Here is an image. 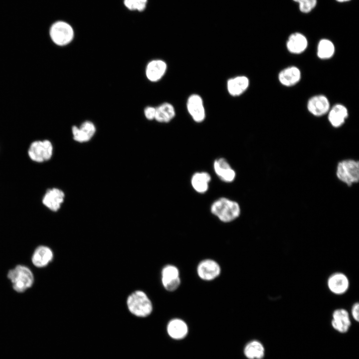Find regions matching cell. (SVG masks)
<instances>
[{
	"label": "cell",
	"instance_id": "obj_26",
	"mask_svg": "<svg viewBox=\"0 0 359 359\" xmlns=\"http://www.w3.org/2000/svg\"><path fill=\"white\" fill-rule=\"evenodd\" d=\"M335 47L334 43L327 39H322L318 43L317 54L321 59H328L334 54Z\"/></svg>",
	"mask_w": 359,
	"mask_h": 359
},
{
	"label": "cell",
	"instance_id": "obj_14",
	"mask_svg": "<svg viewBox=\"0 0 359 359\" xmlns=\"http://www.w3.org/2000/svg\"><path fill=\"white\" fill-rule=\"evenodd\" d=\"M331 324L333 328L339 332H347L351 325L349 312L343 308L334 310L332 314Z\"/></svg>",
	"mask_w": 359,
	"mask_h": 359
},
{
	"label": "cell",
	"instance_id": "obj_11",
	"mask_svg": "<svg viewBox=\"0 0 359 359\" xmlns=\"http://www.w3.org/2000/svg\"><path fill=\"white\" fill-rule=\"evenodd\" d=\"M330 108L329 101L328 98L323 95L314 96L307 103L308 110L315 116L320 117L327 114Z\"/></svg>",
	"mask_w": 359,
	"mask_h": 359
},
{
	"label": "cell",
	"instance_id": "obj_16",
	"mask_svg": "<svg viewBox=\"0 0 359 359\" xmlns=\"http://www.w3.org/2000/svg\"><path fill=\"white\" fill-rule=\"evenodd\" d=\"M167 69L166 63L162 60H153L149 62L146 68V75L151 82L160 80L165 75Z\"/></svg>",
	"mask_w": 359,
	"mask_h": 359
},
{
	"label": "cell",
	"instance_id": "obj_15",
	"mask_svg": "<svg viewBox=\"0 0 359 359\" xmlns=\"http://www.w3.org/2000/svg\"><path fill=\"white\" fill-rule=\"evenodd\" d=\"M95 132V125L89 121L84 122L79 127L74 126L72 128L73 139L80 143L89 141L94 135Z\"/></svg>",
	"mask_w": 359,
	"mask_h": 359
},
{
	"label": "cell",
	"instance_id": "obj_29",
	"mask_svg": "<svg viewBox=\"0 0 359 359\" xmlns=\"http://www.w3.org/2000/svg\"><path fill=\"white\" fill-rule=\"evenodd\" d=\"M156 108L152 106H148L144 109L145 117L149 120H155Z\"/></svg>",
	"mask_w": 359,
	"mask_h": 359
},
{
	"label": "cell",
	"instance_id": "obj_1",
	"mask_svg": "<svg viewBox=\"0 0 359 359\" xmlns=\"http://www.w3.org/2000/svg\"><path fill=\"white\" fill-rule=\"evenodd\" d=\"M126 305L129 311L134 316L145 318L151 315L153 311V304L143 291L136 290L127 297Z\"/></svg>",
	"mask_w": 359,
	"mask_h": 359
},
{
	"label": "cell",
	"instance_id": "obj_21",
	"mask_svg": "<svg viewBox=\"0 0 359 359\" xmlns=\"http://www.w3.org/2000/svg\"><path fill=\"white\" fill-rule=\"evenodd\" d=\"M249 80L245 76H238L229 79L227 82V90L232 96H238L242 94L248 88Z\"/></svg>",
	"mask_w": 359,
	"mask_h": 359
},
{
	"label": "cell",
	"instance_id": "obj_2",
	"mask_svg": "<svg viewBox=\"0 0 359 359\" xmlns=\"http://www.w3.org/2000/svg\"><path fill=\"white\" fill-rule=\"evenodd\" d=\"M211 212L223 222H230L237 218L240 207L235 201L221 197L214 201L210 207Z\"/></svg>",
	"mask_w": 359,
	"mask_h": 359
},
{
	"label": "cell",
	"instance_id": "obj_28",
	"mask_svg": "<svg viewBox=\"0 0 359 359\" xmlns=\"http://www.w3.org/2000/svg\"><path fill=\"white\" fill-rule=\"evenodd\" d=\"M299 4L300 10L304 13L311 11L316 6L317 0H293Z\"/></svg>",
	"mask_w": 359,
	"mask_h": 359
},
{
	"label": "cell",
	"instance_id": "obj_7",
	"mask_svg": "<svg viewBox=\"0 0 359 359\" xmlns=\"http://www.w3.org/2000/svg\"><path fill=\"white\" fill-rule=\"evenodd\" d=\"M161 281L164 288L170 292L177 290L180 284V271L173 265H167L161 271Z\"/></svg>",
	"mask_w": 359,
	"mask_h": 359
},
{
	"label": "cell",
	"instance_id": "obj_30",
	"mask_svg": "<svg viewBox=\"0 0 359 359\" xmlns=\"http://www.w3.org/2000/svg\"><path fill=\"white\" fill-rule=\"evenodd\" d=\"M351 314L352 317L357 322L359 321V303L358 302L355 303L352 306L351 309Z\"/></svg>",
	"mask_w": 359,
	"mask_h": 359
},
{
	"label": "cell",
	"instance_id": "obj_17",
	"mask_svg": "<svg viewBox=\"0 0 359 359\" xmlns=\"http://www.w3.org/2000/svg\"><path fill=\"white\" fill-rule=\"evenodd\" d=\"M53 258V253L48 246L41 245L34 251L31 261L33 264L38 268H42L47 266Z\"/></svg>",
	"mask_w": 359,
	"mask_h": 359
},
{
	"label": "cell",
	"instance_id": "obj_18",
	"mask_svg": "<svg viewBox=\"0 0 359 359\" xmlns=\"http://www.w3.org/2000/svg\"><path fill=\"white\" fill-rule=\"evenodd\" d=\"M300 69L294 66L288 67L281 70L278 75L280 83L286 87H291L298 83L301 79Z\"/></svg>",
	"mask_w": 359,
	"mask_h": 359
},
{
	"label": "cell",
	"instance_id": "obj_25",
	"mask_svg": "<svg viewBox=\"0 0 359 359\" xmlns=\"http://www.w3.org/2000/svg\"><path fill=\"white\" fill-rule=\"evenodd\" d=\"M264 348L257 341H252L248 343L244 349V354L249 359H262L264 356Z\"/></svg>",
	"mask_w": 359,
	"mask_h": 359
},
{
	"label": "cell",
	"instance_id": "obj_13",
	"mask_svg": "<svg viewBox=\"0 0 359 359\" xmlns=\"http://www.w3.org/2000/svg\"><path fill=\"white\" fill-rule=\"evenodd\" d=\"M213 169L216 175L224 182H231L235 179V171L223 158H220L214 161Z\"/></svg>",
	"mask_w": 359,
	"mask_h": 359
},
{
	"label": "cell",
	"instance_id": "obj_23",
	"mask_svg": "<svg viewBox=\"0 0 359 359\" xmlns=\"http://www.w3.org/2000/svg\"><path fill=\"white\" fill-rule=\"evenodd\" d=\"M211 180L210 175L207 172H201L194 173L191 179L193 189L197 192L203 193L208 189V184Z\"/></svg>",
	"mask_w": 359,
	"mask_h": 359
},
{
	"label": "cell",
	"instance_id": "obj_10",
	"mask_svg": "<svg viewBox=\"0 0 359 359\" xmlns=\"http://www.w3.org/2000/svg\"><path fill=\"white\" fill-rule=\"evenodd\" d=\"M327 286L330 291L335 295H340L348 290L350 282L348 277L343 273L336 272L328 279Z\"/></svg>",
	"mask_w": 359,
	"mask_h": 359
},
{
	"label": "cell",
	"instance_id": "obj_24",
	"mask_svg": "<svg viewBox=\"0 0 359 359\" xmlns=\"http://www.w3.org/2000/svg\"><path fill=\"white\" fill-rule=\"evenodd\" d=\"M156 108L155 120L158 122L167 123L175 117V109L173 105L169 103H164Z\"/></svg>",
	"mask_w": 359,
	"mask_h": 359
},
{
	"label": "cell",
	"instance_id": "obj_22",
	"mask_svg": "<svg viewBox=\"0 0 359 359\" xmlns=\"http://www.w3.org/2000/svg\"><path fill=\"white\" fill-rule=\"evenodd\" d=\"M167 332L170 337L176 340L184 338L188 333V326L182 320L175 318L168 324Z\"/></svg>",
	"mask_w": 359,
	"mask_h": 359
},
{
	"label": "cell",
	"instance_id": "obj_8",
	"mask_svg": "<svg viewBox=\"0 0 359 359\" xmlns=\"http://www.w3.org/2000/svg\"><path fill=\"white\" fill-rule=\"evenodd\" d=\"M198 277L205 281H211L218 277L221 268L218 263L211 259H206L200 261L196 268Z\"/></svg>",
	"mask_w": 359,
	"mask_h": 359
},
{
	"label": "cell",
	"instance_id": "obj_3",
	"mask_svg": "<svg viewBox=\"0 0 359 359\" xmlns=\"http://www.w3.org/2000/svg\"><path fill=\"white\" fill-rule=\"evenodd\" d=\"M7 277L13 290L18 293L25 292L32 286L34 282V276L31 270L22 265H18L10 270Z\"/></svg>",
	"mask_w": 359,
	"mask_h": 359
},
{
	"label": "cell",
	"instance_id": "obj_9",
	"mask_svg": "<svg viewBox=\"0 0 359 359\" xmlns=\"http://www.w3.org/2000/svg\"><path fill=\"white\" fill-rule=\"evenodd\" d=\"M186 107L188 113L196 123H201L205 118V111L201 97L194 94L189 96L187 100Z\"/></svg>",
	"mask_w": 359,
	"mask_h": 359
},
{
	"label": "cell",
	"instance_id": "obj_4",
	"mask_svg": "<svg viewBox=\"0 0 359 359\" xmlns=\"http://www.w3.org/2000/svg\"><path fill=\"white\" fill-rule=\"evenodd\" d=\"M49 37L56 45L63 46L69 44L73 39L74 30L70 24L63 20L53 22L49 27Z\"/></svg>",
	"mask_w": 359,
	"mask_h": 359
},
{
	"label": "cell",
	"instance_id": "obj_12",
	"mask_svg": "<svg viewBox=\"0 0 359 359\" xmlns=\"http://www.w3.org/2000/svg\"><path fill=\"white\" fill-rule=\"evenodd\" d=\"M64 193L57 188L48 189L42 199L43 204L52 211L58 210L64 201Z\"/></svg>",
	"mask_w": 359,
	"mask_h": 359
},
{
	"label": "cell",
	"instance_id": "obj_19",
	"mask_svg": "<svg viewBox=\"0 0 359 359\" xmlns=\"http://www.w3.org/2000/svg\"><path fill=\"white\" fill-rule=\"evenodd\" d=\"M328 113L329 121L335 128L342 126L349 115L346 107L341 104L335 105Z\"/></svg>",
	"mask_w": 359,
	"mask_h": 359
},
{
	"label": "cell",
	"instance_id": "obj_31",
	"mask_svg": "<svg viewBox=\"0 0 359 359\" xmlns=\"http://www.w3.org/2000/svg\"><path fill=\"white\" fill-rule=\"evenodd\" d=\"M336 0L338 1H339V2H343L348 1H349V0Z\"/></svg>",
	"mask_w": 359,
	"mask_h": 359
},
{
	"label": "cell",
	"instance_id": "obj_27",
	"mask_svg": "<svg viewBox=\"0 0 359 359\" xmlns=\"http://www.w3.org/2000/svg\"><path fill=\"white\" fill-rule=\"evenodd\" d=\"M148 0H124L125 6L131 10L143 11L146 7Z\"/></svg>",
	"mask_w": 359,
	"mask_h": 359
},
{
	"label": "cell",
	"instance_id": "obj_5",
	"mask_svg": "<svg viewBox=\"0 0 359 359\" xmlns=\"http://www.w3.org/2000/svg\"><path fill=\"white\" fill-rule=\"evenodd\" d=\"M336 175L339 180L348 186L357 183L359 180V162L351 159L340 162Z\"/></svg>",
	"mask_w": 359,
	"mask_h": 359
},
{
	"label": "cell",
	"instance_id": "obj_20",
	"mask_svg": "<svg viewBox=\"0 0 359 359\" xmlns=\"http://www.w3.org/2000/svg\"><path fill=\"white\" fill-rule=\"evenodd\" d=\"M286 46L290 53L299 54L306 49L308 46V40L303 34L299 32L294 33L289 37Z\"/></svg>",
	"mask_w": 359,
	"mask_h": 359
},
{
	"label": "cell",
	"instance_id": "obj_6",
	"mask_svg": "<svg viewBox=\"0 0 359 359\" xmlns=\"http://www.w3.org/2000/svg\"><path fill=\"white\" fill-rule=\"evenodd\" d=\"M53 150V146L50 141L37 140L30 144L28 149V155L32 161L41 163L51 159Z\"/></svg>",
	"mask_w": 359,
	"mask_h": 359
}]
</instances>
